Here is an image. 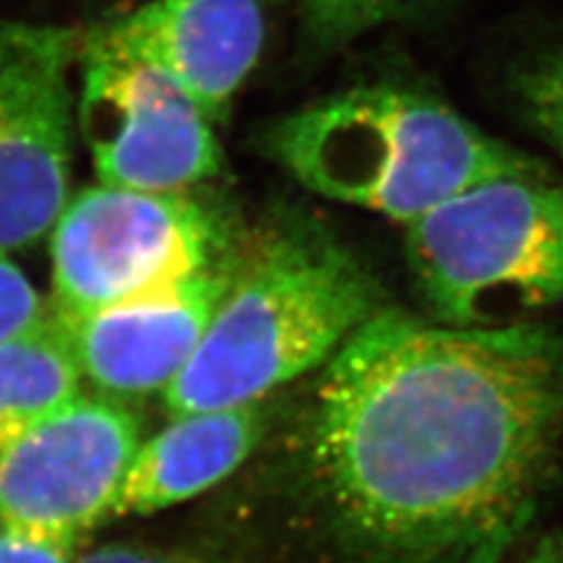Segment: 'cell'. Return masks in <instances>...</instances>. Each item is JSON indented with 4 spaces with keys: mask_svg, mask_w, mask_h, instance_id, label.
<instances>
[{
    "mask_svg": "<svg viewBox=\"0 0 563 563\" xmlns=\"http://www.w3.org/2000/svg\"><path fill=\"white\" fill-rule=\"evenodd\" d=\"M106 31L221 122L261 57L266 20L258 0H148Z\"/></svg>",
    "mask_w": 563,
    "mask_h": 563,
    "instance_id": "30bf717a",
    "label": "cell"
},
{
    "mask_svg": "<svg viewBox=\"0 0 563 563\" xmlns=\"http://www.w3.org/2000/svg\"><path fill=\"white\" fill-rule=\"evenodd\" d=\"M235 268L238 256L225 246L202 268L167 285L95 312L57 317L82 378L115 397L163 393L196 355Z\"/></svg>",
    "mask_w": 563,
    "mask_h": 563,
    "instance_id": "9c48e42d",
    "label": "cell"
},
{
    "mask_svg": "<svg viewBox=\"0 0 563 563\" xmlns=\"http://www.w3.org/2000/svg\"><path fill=\"white\" fill-rule=\"evenodd\" d=\"M310 432L374 563H507L563 496V333L383 306L324 364Z\"/></svg>",
    "mask_w": 563,
    "mask_h": 563,
    "instance_id": "6da1fadb",
    "label": "cell"
},
{
    "mask_svg": "<svg viewBox=\"0 0 563 563\" xmlns=\"http://www.w3.org/2000/svg\"><path fill=\"white\" fill-rule=\"evenodd\" d=\"M49 314V306L8 252H0V345L22 336Z\"/></svg>",
    "mask_w": 563,
    "mask_h": 563,
    "instance_id": "9a60e30c",
    "label": "cell"
},
{
    "mask_svg": "<svg viewBox=\"0 0 563 563\" xmlns=\"http://www.w3.org/2000/svg\"><path fill=\"white\" fill-rule=\"evenodd\" d=\"M507 563H563V538L544 540L528 554L509 559Z\"/></svg>",
    "mask_w": 563,
    "mask_h": 563,
    "instance_id": "ac0fdd59",
    "label": "cell"
},
{
    "mask_svg": "<svg viewBox=\"0 0 563 563\" xmlns=\"http://www.w3.org/2000/svg\"><path fill=\"white\" fill-rule=\"evenodd\" d=\"M80 380L74 347L52 312L0 345V455L43 416L80 395Z\"/></svg>",
    "mask_w": 563,
    "mask_h": 563,
    "instance_id": "7c38bea8",
    "label": "cell"
},
{
    "mask_svg": "<svg viewBox=\"0 0 563 563\" xmlns=\"http://www.w3.org/2000/svg\"><path fill=\"white\" fill-rule=\"evenodd\" d=\"M78 125L99 184L186 190L217 176L223 153L181 85L97 29L82 41Z\"/></svg>",
    "mask_w": 563,
    "mask_h": 563,
    "instance_id": "8992f818",
    "label": "cell"
},
{
    "mask_svg": "<svg viewBox=\"0 0 563 563\" xmlns=\"http://www.w3.org/2000/svg\"><path fill=\"white\" fill-rule=\"evenodd\" d=\"M266 153L329 200L411 223L500 176L542 174L444 101L399 85H364L277 120Z\"/></svg>",
    "mask_w": 563,
    "mask_h": 563,
    "instance_id": "3957f363",
    "label": "cell"
},
{
    "mask_svg": "<svg viewBox=\"0 0 563 563\" xmlns=\"http://www.w3.org/2000/svg\"><path fill=\"white\" fill-rule=\"evenodd\" d=\"M383 308L378 282L336 238L291 225L238 268L205 336L165 390L172 416L233 409L324 366Z\"/></svg>",
    "mask_w": 563,
    "mask_h": 563,
    "instance_id": "7a4b0ae2",
    "label": "cell"
},
{
    "mask_svg": "<svg viewBox=\"0 0 563 563\" xmlns=\"http://www.w3.org/2000/svg\"><path fill=\"white\" fill-rule=\"evenodd\" d=\"M261 432L258 401L174 416L165 430L139 442L115 490L109 519L155 515L200 496L250 457Z\"/></svg>",
    "mask_w": 563,
    "mask_h": 563,
    "instance_id": "8fae6325",
    "label": "cell"
},
{
    "mask_svg": "<svg viewBox=\"0 0 563 563\" xmlns=\"http://www.w3.org/2000/svg\"><path fill=\"white\" fill-rule=\"evenodd\" d=\"M76 540L20 531L0 521V563H74Z\"/></svg>",
    "mask_w": 563,
    "mask_h": 563,
    "instance_id": "2e32d148",
    "label": "cell"
},
{
    "mask_svg": "<svg viewBox=\"0 0 563 563\" xmlns=\"http://www.w3.org/2000/svg\"><path fill=\"white\" fill-rule=\"evenodd\" d=\"M306 26L324 45H343L395 20L418 0H296Z\"/></svg>",
    "mask_w": 563,
    "mask_h": 563,
    "instance_id": "5bb4252c",
    "label": "cell"
},
{
    "mask_svg": "<svg viewBox=\"0 0 563 563\" xmlns=\"http://www.w3.org/2000/svg\"><path fill=\"white\" fill-rule=\"evenodd\" d=\"M49 233L55 317L167 285L225 250L223 225L186 190L87 186L68 198Z\"/></svg>",
    "mask_w": 563,
    "mask_h": 563,
    "instance_id": "5b68a950",
    "label": "cell"
},
{
    "mask_svg": "<svg viewBox=\"0 0 563 563\" xmlns=\"http://www.w3.org/2000/svg\"><path fill=\"white\" fill-rule=\"evenodd\" d=\"M512 97L528 125L563 157V43L538 52L517 68Z\"/></svg>",
    "mask_w": 563,
    "mask_h": 563,
    "instance_id": "4fadbf2b",
    "label": "cell"
},
{
    "mask_svg": "<svg viewBox=\"0 0 563 563\" xmlns=\"http://www.w3.org/2000/svg\"><path fill=\"white\" fill-rule=\"evenodd\" d=\"M404 244L439 324L531 322L563 301V184L548 172L477 184L407 223Z\"/></svg>",
    "mask_w": 563,
    "mask_h": 563,
    "instance_id": "277c9868",
    "label": "cell"
},
{
    "mask_svg": "<svg viewBox=\"0 0 563 563\" xmlns=\"http://www.w3.org/2000/svg\"><path fill=\"white\" fill-rule=\"evenodd\" d=\"M78 31L0 20V252L45 238L68 202Z\"/></svg>",
    "mask_w": 563,
    "mask_h": 563,
    "instance_id": "52a82bcc",
    "label": "cell"
},
{
    "mask_svg": "<svg viewBox=\"0 0 563 563\" xmlns=\"http://www.w3.org/2000/svg\"><path fill=\"white\" fill-rule=\"evenodd\" d=\"M139 442V420L122 404L76 395L0 455V521L80 542L109 519Z\"/></svg>",
    "mask_w": 563,
    "mask_h": 563,
    "instance_id": "ba28073f",
    "label": "cell"
},
{
    "mask_svg": "<svg viewBox=\"0 0 563 563\" xmlns=\"http://www.w3.org/2000/svg\"><path fill=\"white\" fill-rule=\"evenodd\" d=\"M76 563H198V561L165 554L157 550L130 548V544H111V548H101L85 554Z\"/></svg>",
    "mask_w": 563,
    "mask_h": 563,
    "instance_id": "e0dca14e",
    "label": "cell"
}]
</instances>
